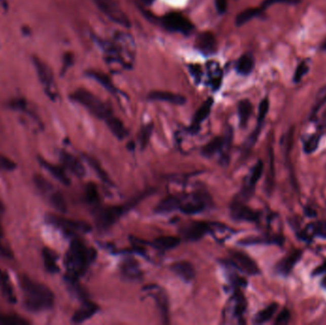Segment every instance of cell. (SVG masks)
I'll return each instance as SVG.
<instances>
[{"label":"cell","mask_w":326,"mask_h":325,"mask_svg":"<svg viewBox=\"0 0 326 325\" xmlns=\"http://www.w3.org/2000/svg\"><path fill=\"white\" fill-rule=\"evenodd\" d=\"M301 1H302V0H264L262 8L264 10V9L269 7L271 5H274V4H290V5H296V4L301 3Z\"/></svg>","instance_id":"cell-47"},{"label":"cell","mask_w":326,"mask_h":325,"mask_svg":"<svg viewBox=\"0 0 326 325\" xmlns=\"http://www.w3.org/2000/svg\"><path fill=\"white\" fill-rule=\"evenodd\" d=\"M49 199H50L51 204L55 207L57 211H59L61 213H65L67 211V203L60 193L53 192L49 196Z\"/></svg>","instance_id":"cell-37"},{"label":"cell","mask_w":326,"mask_h":325,"mask_svg":"<svg viewBox=\"0 0 326 325\" xmlns=\"http://www.w3.org/2000/svg\"><path fill=\"white\" fill-rule=\"evenodd\" d=\"M252 104L248 99L241 100L239 104V124L241 127H244L250 119V116L252 114Z\"/></svg>","instance_id":"cell-32"},{"label":"cell","mask_w":326,"mask_h":325,"mask_svg":"<svg viewBox=\"0 0 326 325\" xmlns=\"http://www.w3.org/2000/svg\"><path fill=\"white\" fill-rule=\"evenodd\" d=\"M19 284L23 293L24 306L31 312H41L53 307L55 296L48 286L22 276Z\"/></svg>","instance_id":"cell-1"},{"label":"cell","mask_w":326,"mask_h":325,"mask_svg":"<svg viewBox=\"0 0 326 325\" xmlns=\"http://www.w3.org/2000/svg\"><path fill=\"white\" fill-rule=\"evenodd\" d=\"M215 7L219 13H225L227 9V0H215Z\"/></svg>","instance_id":"cell-50"},{"label":"cell","mask_w":326,"mask_h":325,"mask_svg":"<svg viewBox=\"0 0 326 325\" xmlns=\"http://www.w3.org/2000/svg\"><path fill=\"white\" fill-rule=\"evenodd\" d=\"M263 172V161H258L257 164L255 165L254 168L252 169L251 174L249 176V182H248V185H247L245 190H244V196H250L252 191L254 189L255 185L259 182V179L261 178L262 174Z\"/></svg>","instance_id":"cell-28"},{"label":"cell","mask_w":326,"mask_h":325,"mask_svg":"<svg viewBox=\"0 0 326 325\" xmlns=\"http://www.w3.org/2000/svg\"><path fill=\"white\" fill-rule=\"evenodd\" d=\"M96 252L89 248L80 239H74L65 257V266L70 281H77L83 276L90 264L96 260Z\"/></svg>","instance_id":"cell-2"},{"label":"cell","mask_w":326,"mask_h":325,"mask_svg":"<svg viewBox=\"0 0 326 325\" xmlns=\"http://www.w3.org/2000/svg\"><path fill=\"white\" fill-rule=\"evenodd\" d=\"M40 161L41 165L44 167L48 171L49 173L52 174L59 183H62L64 185H69L71 183L70 178L68 177V175L66 174L65 171L61 167L52 164V163H50V162L44 160V159H40Z\"/></svg>","instance_id":"cell-22"},{"label":"cell","mask_w":326,"mask_h":325,"mask_svg":"<svg viewBox=\"0 0 326 325\" xmlns=\"http://www.w3.org/2000/svg\"><path fill=\"white\" fill-rule=\"evenodd\" d=\"M316 272V274H319V273H323V272H326V262L321 266V267H319V268H318V269L316 270L315 271Z\"/></svg>","instance_id":"cell-52"},{"label":"cell","mask_w":326,"mask_h":325,"mask_svg":"<svg viewBox=\"0 0 326 325\" xmlns=\"http://www.w3.org/2000/svg\"><path fill=\"white\" fill-rule=\"evenodd\" d=\"M308 69H309L308 64L306 63L305 61H302V63L300 64V65L297 67L296 71H295V81H296V82H299L300 80H302V78L307 74Z\"/></svg>","instance_id":"cell-45"},{"label":"cell","mask_w":326,"mask_h":325,"mask_svg":"<svg viewBox=\"0 0 326 325\" xmlns=\"http://www.w3.org/2000/svg\"><path fill=\"white\" fill-rule=\"evenodd\" d=\"M290 317H291L290 312L288 310L284 309L283 311H281V313L278 315L275 323L279 325L287 324L290 320Z\"/></svg>","instance_id":"cell-48"},{"label":"cell","mask_w":326,"mask_h":325,"mask_svg":"<svg viewBox=\"0 0 326 325\" xmlns=\"http://www.w3.org/2000/svg\"><path fill=\"white\" fill-rule=\"evenodd\" d=\"M85 195L86 199L90 204H96L99 201V194L95 183H88L85 189Z\"/></svg>","instance_id":"cell-39"},{"label":"cell","mask_w":326,"mask_h":325,"mask_svg":"<svg viewBox=\"0 0 326 325\" xmlns=\"http://www.w3.org/2000/svg\"><path fill=\"white\" fill-rule=\"evenodd\" d=\"M0 3H1V5L3 6V8H8V3H7V0H0Z\"/></svg>","instance_id":"cell-53"},{"label":"cell","mask_w":326,"mask_h":325,"mask_svg":"<svg viewBox=\"0 0 326 325\" xmlns=\"http://www.w3.org/2000/svg\"><path fill=\"white\" fill-rule=\"evenodd\" d=\"M98 310V307L93 302H84L73 315L72 320L74 323H81L93 317Z\"/></svg>","instance_id":"cell-16"},{"label":"cell","mask_w":326,"mask_h":325,"mask_svg":"<svg viewBox=\"0 0 326 325\" xmlns=\"http://www.w3.org/2000/svg\"><path fill=\"white\" fill-rule=\"evenodd\" d=\"M154 298L156 300V302L158 303V307H159L161 317L163 318L164 322H168V299L166 294L164 293V291H162L161 289L157 288L156 293H154Z\"/></svg>","instance_id":"cell-30"},{"label":"cell","mask_w":326,"mask_h":325,"mask_svg":"<svg viewBox=\"0 0 326 325\" xmlns=\"http://www.w3.org/2000/svg\"><path fill=\"white\" fill-rule=\"evenodd\" d=\"M255 61L253 56L250 55H244L241 56L237 64V71L242 76H247L253 71Z\"/></svg>","instance_id":"cell-33"},{"label":"cell","mask_w":326,"mask_h":325,"mask_svg":"<svg viewBox=\"0 0 326 325\" xmlns=\"http://www.w3.org/2000/svg\"><path fill=\"white\" fill-rule=\"evenodd\" d=\"M171 270L184 281H191L195 278V268L190 262H176L173 263Z\"/></svg>","instance_id":"cell-17"},{"label":"cell","mask_w":326,"mask_h":325,"mask_svg":"<svg viewBox=\"0 0 326 325\" xmlns=\"http://www.w3.org/2000/svg\"><path fill=\"white\" fill-rule=\"evenodd\" d=\"M163 26L172 32L188 34L194 28L191 21L179 13H169L162 19Z\"/></svg>","instance_id":"cell-9"},{"label":"cell","mask_w":326,"mask_h":325,"mask_svg":"<svg viewBox=\"0 0 326 325\" xmlns=\"http://www.w3.org/2000/svg\"><path fill=\"white\" fill-rule=\"evenodd\" d=\"M49 223L54 225L57 229L62 231L68 236H76L79 234H86L91 231V226L84 222L73 221L64 219L55 214H50L47 216Z\"/></svg>","instance_id":"cell-6"},{"label":"cell","mask_w":326,"mask_h":325,"mask_svg":"<svg viewBox=\"0 0 326 325\" xmlns=\"http://www.w3.org/2000/svg\"><path fill=\"white\" fill-rule=\"evenodd\" d=\"M302 252L300 250H296L291 254L288 255L285 259H283L281 262H278L277 265V270L278 273L282 275H288L292 269L294 268L295 265L299 262L302 258Z\"/></svg>","instance_id":"cell-19"},{"label":"cell","mask_w":326,"mask_h":325,"mask_svg":"<svg viewBox=\"0 0 326 325\" xmlns=\"http://www.w3.org/2000/svg\"><path fill=\"white\" fill-rule=\"evenodd\" d=\"M34 183H35L38 189L44 195H49L50 196L54 192L52 184L41 175L38 174V175L34 176Z\"/></svg>","instance_id":"cell-40"},{"label":"cell","mask_w":326,"mask_h":325,"mask_svg":"<svg viewBox=\"0 0 326 325\" xmlns=\"http://www.w3.org/2000/svg\"><path fill=\"white\" fill-rule=\"evenodd\" d=\"M269 111V100L264 98L260 104L259 108V117H258V125H262L267 113Z\"/></svg>","instance_id":"cell-42"},{"label":"cell","mask_w":326,"mask_h":325,"mask_svg":"<svg viewBox=\"0 0 326 325\" xmlns=\"http://www.w3.org/2000/svg\"><path fill=\"white\" fill-rule=\"evenodd\" d=\"M0 167L10 171V170H14L16 168V163L8 158L0 157Z\"/></svg>","instance_id":"cell-49"},{"label":"cell","mask_w":326,"mask_h":325,"mask_svg":"<svg viewBox=\"0 0 326 325\" xmlns=\"http://www.w3.org/2000/svg\"><path fill=\"white\" fill-rule=\"evenodd\" d=\"M71 97L73 100L85 107L88 111L97 119L105 120L112 115L110 109L106 106L103 101H101L97 96L85 89L76 90L73 93Z\"/></svg>","instance_id":"cell-4"},{"label":"cell","mask_w":326,"mask_h":325,"mask_svg":"<svg viewBox=\"0 0 326 325\" xmlns=\"http://www.w3.org/2000/svg\"><path fill=\"white\" fill-rule=\"evenodd\" d=\"M85 159L89 163V165L93 168V170L96 172L97 176L105 183H108L110 184L111 183V180L108 176V174H106V172L104 171L103 168L101 167V165L99 164V162L96 160V159L90 157V156H85Z\"/></svg>","instance_id":"cell-36"},{"label":"cell","mask_w":326,"mask_h":325,"mask_svg":"<svg viewBox=\"0 0 326 325\" xmlns=\"http://www.w3.org/2000/svg\"><path fill=\"white\" fill-rule=\"evenodd\" d=\"M59 158L64 166L68 168L73 174L77 175L78 177H83L86 174V170L83 164L77 159L74 155L66 151H61L59 153Z\"/></svg>","instance_id":"cell-13"},{"label":"cell","mask_w":326,"mask_h":325,"mask_svg":"<svg viewBox=\"0 0 326 325\" xmlns=\"http://www.w3.org/2000/svg\"><path fill=\"white\" fill-rule=\"evenodd\" d=\"M30 323L27 319L16 315H1L0 324L2 325H28Z\"/></svg>","instance_id":"cell-38"},{"label":"cell","mask_w":326,"mask_h":325,"mask_svg":"<svg viewBox=\"0 0 326 325\" xmlns=\"http://www.w3.org/2000/svg\"><path fill=\"white\" fill-rule=\"evenodd\" d=\"M321 48H322V50H324V51H326V40L323 42V44H322V46H321Z\"/></svg>","instance_id":"cell-55"},{"label":"cell","mask_w":326,"mask_h":325,"mask_svg":"<svg viewBox=\"0 0 326 325\" xmlns=\"http://www.w3.org/2000/svg\"><path fill=\"white\" fill-rule=\"evenodd\" d=\"M106 124L111 131L112 134L115 135L118 139H123L127 136V130L124 127L122 121L120 119H117L113 116H109L107 119H105Z\"/></svg>","instance_id":"cell-23"},{"label":"cell","mask_w":326,"mask_h":325,"mask_svg":"<svg viewBox=\"0 0 326 325\" xmlns=\"http://www.w3.org/2000/svg\"><path fill=\"white\" fill-rule=\"evenodd\" d=\"M0 288L1 291L4 295L5 299L8 301L10 303H16V297L13 283L11 281V278L9 277L8 274L6 271L0 268Z\"/></svg>","instance_id":"cell-20"},{"label":"cell","mask_w":326,"mask_h":325,"mask_svg":"<svg viewBox=\"0 0 326 325\" xmlns=\"http://www.w3.org/2000/svg\"><path fill=\"white\" fill-rule=\"evenodd\" d=\"M231 215L234 220L243 222H254L259 220V214L240 201H233L231 204Z\"/></svg>","instance_id":"cell-12"},{"label":"cell","mask_w":326,"mask_h":325,"mask_svg":"<svg viewBox=\"0 0 326 325\" xmlns=\"http://www.w3.org/2000/svg\"><path fill=\"white\" fill-rule=\"evenodd\" d=\"M123 213L124 207L122 206H106L99 208L96 211L95 215L96 227L101 231L110 229L116 222H119Z\"/></svg>","instance_id":"cell-8"},{"label":"cell","mask_w":326,"mask_h":325,"mask_svg":"<svg viewBox=\"0 0 326 325\" xmlns=\"http://www.w3.org/2000/svg\"><path fill=\"white\" fill-rule=\"evenodd\" d=\"M318 141H319V135H313L310 137L304 145V152L307 154H310L315 151L318 148Z\"/></svg>","instance_id":"cell-44"},{"label":"cell","mask_w":326,"mask_h":325,"mask_svg":"<svg viewBox=\"0 0 326 325\" xmlns=\"http://www.w3.org/2000/svg\"><path fill=\"white\" fill-rule=\"evenodd\" d=\"M230 257L234 265L240 271L246 273L247 275L255 276L260 274V268L258 267L257 263L245 253L232 250L230 251Z\"/></svg>","instance_id":"cell-10"},{"label":"cell","mask_w":326,"mask_h":325,"mask_svg":"<svg viewBox=\"0 0 326 325\" xmlns=\"http://www.w3.org/2000/svg\"><path fill=\"white\" fill-rule=\"evenodd\" d=\"M101 45L111 59H116L125 67H131L134 61L135 46L134 40L128 33L120 32L116 35L114 43H104Z\"/></svg>","instance_id":"cell-3"},{"label":"cell","mask_w":326,"mask_h":325,"mask_svg":"<svg viewBox=\"0 0 326 325\" xmlns=\"http://www.w3.org/2000/svg\"><path fill=\"white\" fill-rule=\"evenodd\" d=\"M96 7L102 12L105 16L116 24L122 27L130 28L131 21L125 12L120 7L116 0H93Z\"/></svg>","instance_id":"cell-5"},{"label":"cell","mask_w":326,"mask_h":325,"mask_svg":"<svg viewBox=\"0 0 326 325\" xmlns=\"http://www.w3.org/2000/svg\"><path fill=\"white\" fill-rule=\"evenodd\" d=\"M213 103H214L213 98H208L206 101L199 107V110L196 112L195 117L193 119L192 129L199 128V125L208 118V116L210 115L211 109H212Z\"/></svg>","instance_id":"cell-24"},{"label":"cell","mask_w":326,"mask_h":325,"mask_svg":"<svg viewBox=\"0 0 326 325\" xmlns=\"http://www.w3.org/2000/svg\"><path fill=\"white\" fill-rule=\"evenodd\" d=\"M312 236L317 235L321 238H326V222H318L316 224H313L311 227V233Z\"/></svg>","instance_id":"cell-43"},{"label":"cell","mask_w":326,"mask_h":325,"mask_svg":"<svg viewBox=\"0 0 326 325\" xmlns=\"http://www.w3.org/2000/svg\"><path fill=\"white\" fill-rule=\"evenodd\" d=\"M210 231V224L207 222H195L183 228V238L189 241H197L203 238Z\"/></svg>","instance_id":"cell-11"},{"label":"cell","mask_w":326,"mask_h":325,"mask_svg":"<svg viewBox=\"0 0 326 325\" xmlns=\"http://www.w3.org/2000/svg\"><path fill=\"white\" fill-rule=\"evenodd\" d=\"M180 239L173 236H164L156 238L153 242V245L160 250H171L176 246L179 245Z\"/></svg>","instance_id":"cell-29"},{"label":"cell","mask_w":326,"mask_h":325,"mask_svg":"<svg viewBox=\"0 0 326 325\" xmlns=\"http://www.w3.org/2000/svg\"><path fill=\"white\" fill-rule=\"evenodd\" d=\"M88 76L93 79V80H96L101 86H103L106 90H108L110 93L115 94V92H117V89L115 87L114 83L112 82L110 78L106 75H104L102 73L96 71H90L87 73Z\"/></svg>","instance_id":"cell-31"},{"label":"cell","mask_w":326,"mask_h":325,"mask_svg":"<svg viewBox=\"0 0 326 325\" xmlns=\"http://www.w3.org/2000/svg\"><path fill=\"white\" fill-rule=\"evenodd\" d=\"M263 10V8H250L244 10L243 12L239 14L236 18L237 26H242L247 22H249L250 20H252L255 17H258L262 14Z\"/></svg>","instance_id":"cell-34"},{"label":"cell","mask_w":326,"mask_h":325,"mask_svg":"<svg viewBox=\"0 0 326 325\" xmlns=\"http://www.w3.org/2000/svg\"><path fill=\"white\" fill-rule=\"evenodd\" d=\"M148 98L151 100L164 101V102L175 104V105H183L186 102V98L183 95H176L170 92H163V91L151 92L148 95Z\"/></svg>","instance_id":"cell-15"},{"label":"cell","mask_w":326,"mask_h":325,"mask_svg":"<svg viewBox=\"0 0 326 325\" xmlns=\"http://www.w3.org/2000/svg\"><path fill=\"white\" fill-rule=\"evenodd\" d=\"M278 309V304L277 303H272L270 305H268L266 308L262 310L261 312H259L256 317H255V322L256 323H264L268 320H270L272 317L274 316V314L276 313V311Z\"/></svg>","instance_id":"cell-35"},{"label":"cell","mask_w":326,"mask_h":325,"mask_svg":"<svg viewBox=\"0 0 326 325\" xmlns=\"http://www.w3.org/2000/svg\"><path fill=\"white\" fill-rule=\"evenodd\" d=\"M121 274L123 277L131 280H136L141 278V271L138 263L133 259H126L121 263Z\"/></svg>","instance_id":"cell-18"},{"label":"cell","mask_w":326,"mask_h":325,"mask_svg":"<svg viewBox=\"0 0 326 325\" xmlns=\"http://www.w3.org/2000/svg\"><path fill=\"white\" fill-rule=\"evenodd\" d=\"M143 1L146 3V4H151L152 2H153L154 0H143Z\"/></svg>","instance_id":"cell-54"},{"label":"cell","mask_w":326,"mask_h":325,"mask_svg":"<svg viewBox=\"0 0 326 325\" xmlns=\"http://www.w3.org/2000/svg\"><path fill=\"white\" fill-rule=\"evenodd\" d=\"M152 132H153V124H147L141 128L138 139H139V144H140V147L142 150H144L147 147V145L149 144Z\"/></svg>","instance_id":"cell-41"},{"label":"cell","mask_w":326,"mask_h":325,"mask_svg":"<svg viewBox=\"0 0 326 325\" xmlns=\"http://www.w3.org/2000/svg\"><path fill=\"white\" fill-rule=\"evenodd\" d=\"M33 64L38 73L39 79L41 84L43 85L46 94L50 96L51 99L55 100L57 97V90H56V82L54 79V74L47 64L43 62L39 57H33Z\"/></svg>","instance_id":"cell-7"},{"label":"cell","mask_w":326,"mask_h":325,"mask_svg":"<svg viewBox=\"0 0 326 325\" xmlns=\"http://www.w3.org/2000/svg\"><path fill=\"white\" fill-rule=\"evenodd\" d=\"M196 46L205 55L214 54L216 51V40L215 35L210 32H204L198 35Z\"/></svg>","instance_id":"cell-14"},{"label":"cell","mask_w":326,"mask_h":325,"mask_svg":"<svg viewBox=\"0 0 326 325\" xmlns=\"http://www.w3.org/2000/svg\"><path fill=\"white\" fill-rule=\"evenodd\" d=\"M224 145H225V138L222 136H218L213 138L211 141H209L206 145L202 147L201 154L206 158H211L215 155V153L221 151Z\"/></svg>","instance_id":"cell-25"},{"label":"cell","mask_w":326,"mask_h":325,"mask_svg":"<svg viewBox=\"0 0 326 325\" xmlns=\"http://www.w3.org/2000/svg\"><path fill=\"white\" fill-rule=\"evenodd\" d=\"M2 236H3V233H2V229H1V226H0V239L2 238Z\"/></svg>","instance_id":"cell-56"},{"label":"cell","mask_w":326,"mask_h":325,"mask_svg":"<svg viewBox=\"0 0 326 325\" xmlns=\"http://www.w3.org/2000/svg\"><path fill=\"white\" fill-rule=\"evenodd\" d=\"M73 62V56L71 55V54H67L66 56H65V58H64V64H65V66H64V70H66L71 64H72Z\"/></svg>","instance_id":"cell-51"},{"label":"cell","mask_w":326,"mask_h":325,"mask_svg":"<svg viewBox=\"0 0 326 325\" xmlns=\"http://www.w3.org/2000/svg\"><path fill=\"white\" fill-rule=\"evenodd\" d=\"M42 256H43L45 268L47 269L49 273H52V274L57 273L59 271V267L57 265V255L50 248H44Z\"/></svg>","instance_id":"cell-27"},{"label":"cell","mask_w":326,"mask_h":325,"mask_svg":"<svg viewBox=\"0 0 326 325\" xmlns=\"http://www.w3.org/2000/svg\"><path fill=\"white\" fill-rule=\"evenodd\" d=\"M182 205V199L175 196H169L167 198H163L158 206L156 207L155 212L159 214L170 213L175 210H178Z\"/></svg>","instance_id":"cell-21"},{"label":"cell","mask_w":326,"mask_h":325,"mask_svg":"<svg viewBox=\"0 0 326 325\" xmlns=\"http://www.w3.org/2000/svg\"><path fill=\"white\" fill-rule=\"evenodd\" d=\"M326 102V85L318 91V95L316 97V103L314 106V113L318 111V109Z\"/></svg>","instance_id":"cell-46"},{"label":"cell","mask_w":326,"mask_h":325,"mask_svg":"<svg viewBox=\"0 0 326 325\" xmlns=\"http://www.w3.org/2000/svg\"><path fill=\"white\" fill-rule=\"evenodd\" d=\"M205 208V203L202 200V198H196L195 200H192L186 203H183L179 207V210L183 212V214H196L201 213Z\"/></svg>","instance_id":"cell-26"}]
</instances>
